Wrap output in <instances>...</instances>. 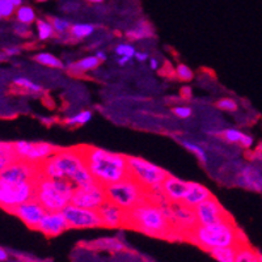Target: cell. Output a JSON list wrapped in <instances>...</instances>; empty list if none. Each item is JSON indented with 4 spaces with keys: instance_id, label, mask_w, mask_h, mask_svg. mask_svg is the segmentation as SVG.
I'll return each mask as SVG.
<instances>
[{
    "instance_id": "b9f144b4",
    "label": "cell",
    "mask_w": 262,
    "mask_h": 262,
    "mask_svg": "<svg viewBox=\"0 0 262 262\" xmlns=\"http://www.w3.org/2000/svg\"><path fill=\"white\" fill-rule=\"evenodd\" d=\"M18 53V48H9L6 49V55H15Z\"/></svg>"
},
{
    "instance_id": "f546056e",
    "label": "cell",
    "mask_w": 262,
    "mask_h": 262,
    "mask_svg": "<svg viewBox=\"0 0 262 262\" xmlns=\"http://www.w3.org/2000/svg\"><path fill=\"white\" fill-rule=\"evenodd\" d=\"M91 118H92V113L90 111H84L67 119V123L69 125H85L86 122H90Z\"/></svg>"
},
{
    "instance_id": "5b68a950",
    "label": "cell",
    "mask_w": 262,
    "mask_h": 262,
    "mask_svg": "<svg viewBox=\"0 0 262 262\" xmlns=\"http://www.w3.org/2000/svg\"><path fill=\"white\" fill-rule=\"evenodd\" d=\"M34 185V200L38 201L46 211H63V209L71 203L75 189L71 182L64 180H53L39 174Z\"/></svg>"
},
{
    "instance_id": "c3c4849f",
    "label": "cell",
    "mask_w": 262,
    "mask_h": 262,
    "mask_svg": "<svg viewBox=\"0 0 262 262\" xmlns=\"http://www.w3.org/2000/svg\"><path fill=\"white\" fill-rule=\"evenodd\" d=\"M4 59V55L3 54H0V60H3Z\"/></svg>"
},
{
    "instance_id": "484cf974",
    "label": "cell",
    "mask_w": 262,
    "mask_h": 262,
    "mask_svg": "<svg viewBox=\"0 0 262 262\" xmlns=\"http://www.w3.org/2000/svg\"><path fill=\"white\" fill-rule=\"evenodd\" d=\"M34 59H36L38 63H41V64L49 66V67H55V69H60V67H63L62 62H60L55 55H53V54L39 53L37 54Z\"/></svg>"
},
{
    "instance_id": "44dd1931",
    "label": "cell",
    "mask_w": 262,
    "mask_h": 262,
    "mask_svg": "<svg viewBox=\"0 0 262 262\" xmlns=\"http://www.w3.org/2000/svg\"><path fill=\"white\" fill-rule=\"evenodd\" d=\"M17 159V154H16L13 143L0 142V172H3L7 167L15 163Z\"/></svg>"
},
{
    "instance_id": "4fadbf2b",
    "label": "cell",
    "mask_w": 262,
    "mask_h": 262,
    "mask_svg": "<svg viewBox=\"0 0 262 262\" xmlns=\"http://www.w3.org/2000/svg\"><path fill=\"white\" fill-rule=\"evenodd\" d=\"M13 146H15V151L18 159L32 161V163H41L59 149V147L53 146L50 143L16 142L13 143Z\"/></svg>"
},
{
    "instance_id": "4dcf8cb0",
    "label": "cell",
    "mask_w": 262,
    "mask_h": 262,
    "mask_svg": "<svg viewBox=\"0 0 262 262\" xmlns=\"http://www.w3.org/2000/svg\"><path fill=\"white\" fill-rule=\"evenodd\" d=\"M222 135L224 137V139L231 142V143H238L242 142L243 137H244V133H242L240 130H236V128H227L222 133Z\"/></svg>"
},
{
    "instance_id": "f5cc1de1",
    "label": "cell",
    "mask_w": 262,
    "mask_h": 262,
    "mask_svg": "<svg viewBox=\"0 0 262 262\" xmlns=\"http://www.w3.org/2000/svg\"><path fill=\"white\" fill-rule=\"evenodd\" d=\"M0 18H2V16H0Z\"/></svg>"
},
{
    "instance_id": "4316f807",
    "label": "cell",
    "mask_w": 262,
    "mask_h": 262,
    "mask_svg": "<svg viewBox=\"0 0 262 262\" xmlns=\"http://www.w3.org/2000/svg\"><path fill=\"white\" fill-rule=\"evenodd\" d=\"M95 32V27L91 24H75L71 28V34L76 38H84Z\"/></svg>"
},
{
    "instance_id": "9a60e30c",
    "label": "cell",
    "mask_w": 262,
    "mask_h": 262,
    "mask_svg": "<svg viewBox=\"0 0 262 262\" xmlns=\"http://www.w3.org/2000/svg\"><path fill=\"white\" fill-rule=\"evenodd\" d=\"M12 214H15L16 216L20 217L21 221L24 222L28 227L38 228L42 217L45 216L46 210L42 207V205L38 201L32 200L23 203V205L17 206V207L12 211Z\"/></svg>"
},
{
    "instance_id": "836d02e7",
    "label": "cell",
    "mask_w": 262,
    "mask_h": 262,
    "mask_svg": "<svg viewBox=\"0 0 262 262\" xmlns=\"http://www.w3.org/2000/svg\"><path fill=\"white\" fill-rule=\"evenodd\" d=\"M116 53L118 54L119 57L133 58V57H135L137 51H135L134 46L128 45V43H121V45H118L116 48Z\"/></svg>"
},
{
    "instance_id": "52a82bcc",
    "label": "cell",
    "mask_w": 262,
    "mask_h": 262,
    "mask_svg": "<svg viewBox=\"0 0 262 262\" xmlns=\"http://www.w3.org/2000/svg\"><path fill=\"white\" fill-rule=\"evenodd\" d=\"M130 174L149 191H160L168 173L155 164L140 158L126 156Z\"/></svg>"
},
{
    "instance_id": "d4e9b609",
    "label": "cell",
    "mask_w": 262,
    "mask_h": 262,
    "mask_svg": "<svg viewBox=\"0 0 262 262\" xmlns=\"http://www.w3.org/2000/svg\"><path fill=\"white\" fill-rule=\"evenodd\" d=\"M98 64H100V60L97 57H86L72 64V69L76 71H90V70L96 69Z\"/></svg>"
},
{
    "instance_id": "8fae6325",
    "label": "cell",
    "mask_w": 262,
    "mask_h": 262,
    "mask_svg": "<svg viewBox=\"0 0 262 262\" xmlns=\"http://www.w3.org/2000/svg\"><path fill=\"white\" fill-rule=\"evenodd\" d=\"M39 163L17 159L3 172H0V180L11 182V184H21V182H34L39 176Z\"/></svg>"
},
{
    "instance_id": "7a4b0ae2",
    "label": "cell",
    "mask_w": 262,
    "mask_h": 262,
    "mask_svg": "<svg viewBox=\"0 0 262 262\" xmlns=\"http://www.w3.org/2000/svg\"><path fill=\"white\" fill-rule=\"evenodd\" d=\"M39 174L53 180H64L75 188L95 181L76 147L59 148L50 158L38 164Z\"/></svg>"
},
{
    "instance_id": "60d3db41",
    "label": "cell",
    "mask_w": 262,
    "mask_h": 262,
    "mask_svg": "<svg viewBox=\"0 0 262 262\" xmlns=\"http://www.w3.org/2000/svg\"><path fill=\"white\" fill-rule=\"evenodd\" d=\"M8 259V253L7 250H4L3 248H0V261H7Z\"/></svg>"
},
{
    "instance_id": "8d00e7d4",
    "label": "cell",
    "mask_w": 262,
    "mask_h": 262,
    "mask_svg": "<svg viewBox=\"0 0 262 262\" xmlns=\"http://www.w3.org/2000/svg\"><path fill=\"white\" fill-rule=\"evenodd\" d=\"M177 75H179V78L182 79V80H190L193 78V72L191 70L189 69L188 66H184V64H180L177 67Z\"/></svg>"
},
{
    "instance_id": "e575fe53",
    "label": "cell",
    "mask_w": 262,
    "mask_h": 262,
    "mask_svg": "<svg viewBox=\"0 0 262 262\" xmlns=\"http://www.w3.org/2000/svg\"><path fill=\"white\" fill-rule=\"evenodd\" d=\"M51 25H53L54 30L57 33H66L67 30H70V23L67 20H63V18L55 17L51 21Z\"/></svg>"
},
{
    "instance_id": "816d5d0a",
    "label": "cell",
    "mask_w": 262,
    "mask_h": 262,
    "mask_svg": "<svg viewBox=\"0 0 262 262\" xmlns=\"http://www.w3.org/2000/svg\"><path fill=\"white\" fill-rule=\"evenodd\" d=\"M39 2H45V0H39Z\"/></svg>"
},
{
    "instance_id": "603a6c76",
    "label": "cell",
    "mask_w": 262,
    "mask_h": 262,
    "mask_svg": "<svg viewBox=\"0 0 262 262\" xmlns=\"http://www.w3.org/2000/svg\"><path fill=\"white\" fill-rule=\"evenodd\" d=\"M236 252H237V247H228L217 248V249L211 250L210 253L217 262H235Z\"/></svg>"
},
{
    "instance_id": "ba28073f",
    "label": "cell",
    "mask_w": 262,
    "mask_h": 262,
    "mask_svg": "<svg viewBox=\"0 0 262 262\" xmlns=\"http://www.w3.org/2000/svg\"><path fill=\"white\" fill-rule=\"evenodd\" d=\"M34 182L11 184L0 180V207L12 212L17 206L34 200L36 195Z\"/></svg>"
},
{
    "instance_id": "681fc988",
    "label": "cell",
    "mask_w": 262,
    "mask_h": 262,
    "mask_svg": "<svg viewBox=\"0 0 262 262\" xmlns=\"http://www.w3.org/2000/svg\"><path fill=\"white\" fill-rule=\"evenodd\" d=\"M259 262H262V254H259Z\"/></svg>"
},
{
    "instance_id": "d6a6232c",
    "label": "cell",
    "mask_w": 262,
    "mask_h": 262,
    "mask_svg": "<svg viewBox=\"0 0 262 262\" xmlns=\"http://www.w3.org/2000/svg\"><path fill=\"white\" fill-rule=\"evenodd\" d=\"M16 7L11 0H0V16L2 17H9L15 12Z\"/></svg>"
},
{
    "instance_id": "1f68e13d",
    "label": "cell",
    "mask_w": 262,
    "mask_h": 262,
    "mask_svg": "<svg viewBox=\"0 0 262 262\" xmlns=\"http://www.w3.org/2000/svg\"><path fill=\"white\" fill-rule=\"evenodd\" d=\"M184 146L186 147V148L189 149V151H191L194 154V155L198 156V159H200L202 163H206L207 161V155H206L205 149L201 148L198 144L195 143H191V142H184Z\"/></svg>"
},
{
    "instance_id": "cb8c5ba5",
    "label": "cell",
    "mask_w": 262,
    "mask_h": 262,
    "mask_svg": "<svg viewBox=\"0 0 262 262\" xmlns=\"http://www.w3.org/2000/svg\"><path fill=\"white\" fill-rule=\"evenodd\" d=\"M16 17H17L18 23H21V24L29 25L36 20V13H34L32 7L21 6L17 9V12H16Z\"/></svg>"
},
{
    "instance_id": "30bf717a",
    "label": "cell",
    "mask_w": 262,
    "mask_h": 262,
    "mask_svg": "<svg viewBox=\"0 0 262 262\" xmlns=\"http://www.w3.org/2000/svg\"><path fill=\"white\" fill-rule=\"evenodd\" d=\"M107 201L105 186L100 182L93 181L84 186H78L74 189L71 205L78 206L81 209L96 210L97 211Z\"/></svg>"
},
{
    "instance_id": "d6986e66",
    "label": "cell",
    "mask_w": 262,
    "mask_h": 262,
    "mask_svg": "<svg viewBox=\"0 0 262 262\" xmlns=\"http://www.w3.org/2000/svg\"><path fill=\"white\" fill-rule=\"evenodd\" d=\"M212 194L210 193L209 189H206L205 186H202V185L200 184H195V182H190V184H189L188 194H186V196H185V200L182 203H185L186 206L194 209V207H196L200 203L205 202L206 200H209Z\"/></svg>"
},
{
    "instance_id": "e0dca14e",
    "label": "cell",
    "mask_w": 262,
    "mask_h": 262,
    "mask_svg": "<svg viewBox=\"0 0 262 262\" xmlns=\"http://www.w3.org/2000/svg\"><path fill=\"white\" fill-rule=\"evenodd\" d=\"M67 228H70L69 223L66 221L62 211H46L45 216L42 217L41 223L37 229H39L41 232L48 236H58L64 232Z\"/></svg>"
},
{
    "instance_id": "bcb514c9",
    "label": "cell",
    "mask_w": 262,
    "mask_h": 262,
    "mask_svg": "<svg viewBox=\"0 0 262 262\" xmlns=\"http://www.w3.org/2000/svg\"><path fill=\"white\" fill-rule=\"evenodd\" d=\"M11 2L15 7H21V4H23V0H11Z\"/></svg>"
},
{
    "instance_id": "9c48e42d",
    "label": "cell",
    "mask_w": 262,
    "mask_h": 262,
    "mask_svg": "<svg viewBox=\"0 0 262 262\" xmlns=\"http://www.w3.org/2000/svg\"><path fill=\"white\" fill-rule=\"evenodd\" d=\"M168 212H169V217L172 221L176 237L188 238L189 240V236L191 235V232L200 226L198 221H196L194 209L186 206L185 203L169 202L168 203Z\"/></svg>"
},
{
    "instance_id": "3957f363",
    "label": "cell",
    "mask_w": 262,
    "mask_h": 262,
    "mask_svg": "<svg viewBox=\"0 0 262 262\" xmlns=\"http://www.w3.org/2000/svg\"><path fill=\"white\" fill-rule=\"evenodd\" d=\"M86 168L95 179L102 186L116 184L130 176L127 159L125 155L113 154L106 149L93 146H76Z\"/></svg>"
},
{
    "instance_id": "7c38bea8",
    "label": "cell",
    "mask_w": 262,
    "mask_h": 262,
    "mask_svg": "<svg viewBox=\"0 0 262 262\" xmlns=\"http://www.w3.org/2000/svg\"><path fill=\"white\" fill-rule=\"evenodd\" d=\"M63 215L69 223L70 228H93L102 226L101 219L96 210L81 209L70 203L63 209Z\"/></svg>"
},
{
    "instance_id": "d590c367",
    "label": "cell",
    "mask_w": 262,
    "mask_h": 262,
    "mask_svg": "<svg viewBox=\"0 0 262 262\" xmlns=\"http://www.w3.org/2000/svg\"><path fill=\"white\" fill-rule=\"evenodd\" d=\"M217 107H221V109L227 112H235L237 109V104L232 98H223V100L217 102Z\"/></svg>"
},
{
    "instance_id": "7402d4cb",
    "label": "cell",
    "mask_w": 262,
    "mask_h": 262,
    "mask_svg": "<svg viewBox=\"0 0 262 262\" xmlns=\"http://www.w3.org/2000/svg\"><path fill=\"white\" fill-rule=\"evenodd\" d=\"M235 262H259V253H257L253 248H250L247 242L237 245Z\"/></svg>"
},
{
    "instance_id": "ab89813d",
    "label": "cell",
    "mask_w": 262,
    "mask_h": 262,
    "mask_svg": "<svg viewBox=\"0 0 262 262\" xmlns=\"http://www.w3.org/2000/svg\"><path fill=\"white\" fill-rule=\"evenodd\" d=\"M135 58H137L138 60H140V62H143V60L148 59V55H147L146 53H137L135 54Z\"/></svg>"
},
{
    "instance_id": "ee69618b",
    "label": "cell",
    "mask_w": 262,
    "mask_h": 262,
    "mask_svg": "<svg viewBox=\"0 0 262 262\" xmlns=\"http://www.w3.org/2000/svg\"><path fill=\"white\" fill-rule=\"evenodd\" d=\"M130 59H131V58H128V57H119L118 63H119V64L125 66V64H127L128 62H130Z\"/></svg>"
},
{
    "instance_id": "2e32d148",
    "label": "cell",
    "mask_w": 262,
    "mask_h": 262,
    "mask_svg": "<svg viewBox=\"0 0 262 262\" xmlns=\"http://www.w3.org/2000/svg\"><path fill=\"white\" fill-rule=\"evenodd\" d=\"M189 184L190 182L182 181L177 177L168 174L167 179L164 180L163 185H161V193L169 202L182 203L186 194H188Z\"/></svg>"
},
{
    "instance_id": "ffe728a7",
    "label": "cell",
    "mask_w": 262,
    "mask_h": 262,
    "mask_svg": "<svg viewBox=\"0 0 262 262\" xmlns=\"http://www.w3.org/2000/svg\"><path fill=\"white\" fill-rule=\"evenodd\" d=\"M242 184L252 190L262 191V174L253 167H245L242 172Z\"/></svg>"
},
{
    "instance_id": "83f0119b",
    "label": "cell",
    "mask_w": 262,
    "mask_h": 262,
    "mask_svg": "<svg viewBox=\"0 0 262 262\" xmlns=\"http://www.w3.org/2000/svg\"><path fill=\"white\" fill-rule=\"evenodd\" d=\"M37 32H38L39 39H48L53 36L55 30H54L51 23L45 20H38L37 21Z\"/></svg>"
},
{
    "instance_id": "7bdbcfd3",
    "label": "cell",
    "mask_w": 262,
    "mask_h": 262,
    "mask_svg": "<svg viewBox=\"0 0 262 262\" xmlns=\"http://www.w3.org/2000/svg\"><path fill=\"white\" fill-rule=\"evenodd\" d=\"M149 64H151L152 70H158V67H159L158 59H155V58H151V59H149Z\"/></svg>"
},
{
    "instance_id": "5bb4252c",
    "label": "cell",
    "mask_w": 262,
    "mask_h": 262,
    "mask_svg": "<svg viewBox=\"0 0 262 262\" xmlns=\"http://www.w3.org/2000/svg\"><path fill=\"white\" fill-rule=\"evenodd\" d=\"M196 221L200 226H210V224L219 223L228 219L229 214L223 209V206L215 200L214 196L206 200L205 202L194 207Z\"/></svg>"
},
{
    "instance_id": "f1b7e54d",
    "label": "cell",
    "mask_w": 262,
    "mask_h": 262,
    "mask_svg": "<svg viewBox=\"0 0 262 262\" xmlns=\"http://www.w3.org/2000/svg\"><path fill=\"white\" fill-rule=\"evenodd\" d=\"M13 83L29 93H38L39 91H41V86H39L38 84H36L34 81H32L30 79L27 78H16L15 80H13Z\"/></svg>"
},
{
    "instance_id": "8992f818",
    "label": "cell",
    "mask_w": 262,
    "mask_h": 262,
    "mask_svg": "<svg viewBox=\"0 0 262 262\" xmlns=\"http://www.w3.org/2000/svg\"><path fill=\"white\" fill-rule=\"evenodd\" d=\"M105 191H106L107 201L125 211H128L139 205L151 193L131 174L122 181L105 186Z\"/></svg>"
},
{
    "instance_id": "f907efd6",
    "label": "cell",
    "mask_w": 262,
    "mask_h": 262,
    "mask_svg": "<svg viewBox=\"0 0 262 262\" xmlns=\"http://www.w3.org/2000/svg\"><path fill=\"white\" fill-rule=\"evenodd\" d=\"M259 158H261V159H262V151H261V152H259Z\"/></svg>"
},
{
    "instance_id": "6da1fadb",
    "label": "cell",
    "mask_w": 262,
    "mask_h": 262,
    "mask_svg": "<svg viewBox=\"0 0 262 262\" xmlns=\"http://www.w3.org/2000/svg\"><path fill=\"white\" fill-rule=\"evenodd\" d=\"M169 201L160 191H151L146 200L126 211L125 227L154 237H174V228L168 212Z\"/></svg>"
},
{
    "instance_id": "ac0fdd59",
    "label": "cell",
    "mask_w": 262,
    "mask_h": 262,
    "mask_svg": "<svg viewBox=\"0 0 262 262\" xmlns=\"http://www.w3.org/2000/svg\"><path fill=\"white\" fill-rule=\"evenodd\" d=\"M102 227H125L126 211L114 203L106 202L97 210Z\"/></svg>"
},
{
    "instance_id": "7dc6e473",
    "label": "cell",
    "mask_w": 262,
    "mask_h": 262,
    "mask_svg": "<svg viewBox=\"0 0 262 262\" xmlns=\"http://www.w3.org/2000/svg\"><path fill=\"white\" fill-rule=\"evenodd\" d=\"M90 2H92V3H100L102 0H90Z\"/></svg>"
},
{
    "instance_id": "f35d334b",
    "label": "cell",
    "mask_w": 262,
    "mask_h": 262,
    "mask_svg": "<svg viewBox=\"0 0 262 262\" xmlns=\"http://www.w3.org/2000/svg\"><path fill=\"white\" fill-rule=\"evenodd\" d=\"M240 144H242L243 147H245V148H250V147L253 146V138L249 137V135H247V134H244V137H243Z\"/></svg>"
},
{
    "instance_id": "74e56055",
    "label": "cell",
    "mask_w": 262,
    "mask_h": 262,
    "mask_svg": "<svg viewBox=\"0 0 262 262\" xmlns=\"http://www.w3.org/2000/svg\"><path fill=\"white\" fill-rule=\"evenodd\" d=\"M173 113L180 118H189L191 116V109L188 106H177L173 109Z\"/></svg>"
},
{
    "instance_id": "f6af8a7d",
    "label": "cell",
    "mask_w": 262,
    "mask_h": 262,
    "mask_svg": "<svg viewBox=\"0 0 262 262\" xmlns=\"http://www.w3.org/2000/svg\"><path fill=\"white\" fill-rule=\"evenodd\" d=\"M96 57L98 58V60H105V59H106V55H105V53H101V51H98Z\"/></svg>"
},
{
    "instance_id": "277c9868",
    "label": "cell",
    "mask_w": 262,
    "mask_h": 262,
    "mask_svg": "<svg viewBox=\"0 0 262 262\" xmlns=\"http://www.w3.org/2000/svg\"><path fill=\"white\" fill-rule=\"evenodd\" d=\"M189 240L209 252L217 248L237 247L245 242L232 217L210 226H198L189 236Z\"/></svg>"
}]
</instances>
